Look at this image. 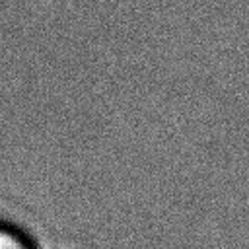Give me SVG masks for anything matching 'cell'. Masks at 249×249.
I'll list each match as a JSON object with an SVG mask.
<instances>
[{
  "instance_id": "obj_1",
  "label": "cell",
  "mask_w": 249,
  "mask_h": 249,
  "mask_svg": "<svg viewBox=\"0 0 249 249\" xmlns=\"http://www.w3.org/2000/svg\"><path fill=\"white\" fill-rule=\"evenodd\" d=\"M0 249H29L21 235L0 226Z\"/></svg>"
}]
</instances>
